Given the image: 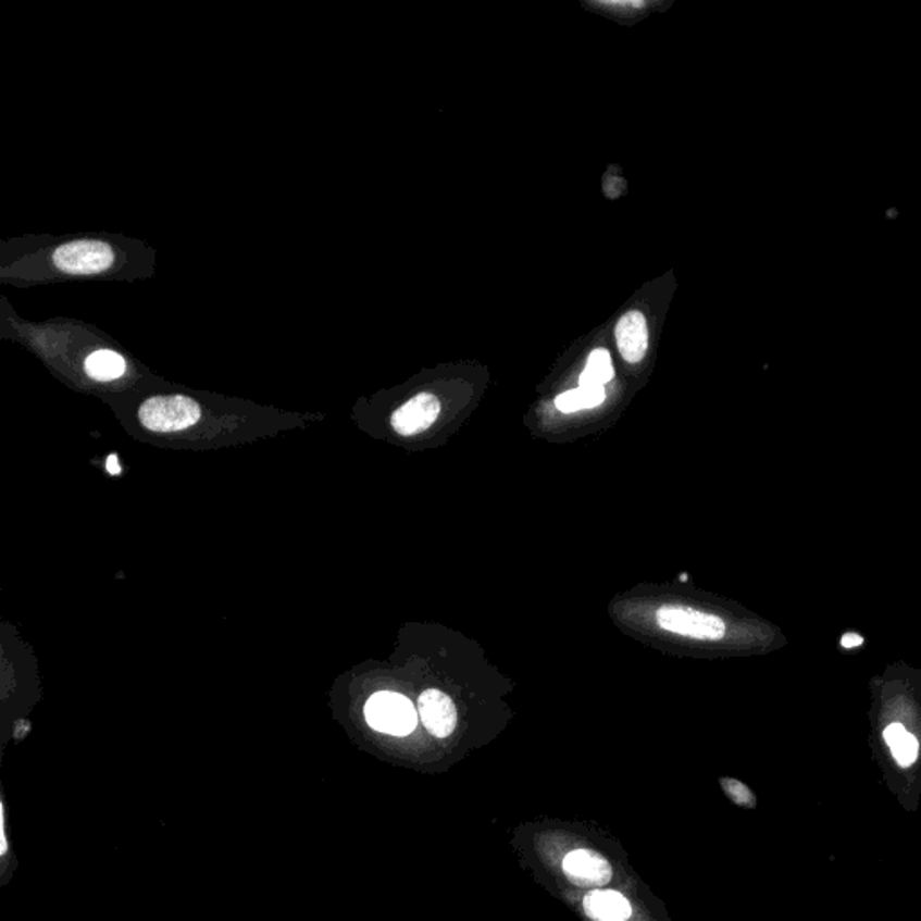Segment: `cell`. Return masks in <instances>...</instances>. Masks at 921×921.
I'll list each match as a JSON object with an SVG mask.
<instances>
[{
    "label": "cell",
    "instance_id": "cell-17",
    "mask_svg": "<svg viewBox=\"0 0 921 921\" xmlns=\"http://www.w3.org/2000/svg\"><path fill=\"white\" fill-rule=\"evenodd\" d=\"M109 472L110 474H120V463H117V458L115 456H110L109 458Z\"/></svg>",
    "mask_w": 921,
    "mask_h": 921
},
{
    "label": "cell",
    "instance_id": "cell-4",
    "mask_svg": "<svg viewBox=\"0 0 921 921\" xmlns=\"http://www.w3.org/2000/svg\"><path fill=\"white\" fill-rule=\"evenodd\" d=\"M657 623L662 631L692 639L719 640L725 635V623L719 615L682 605H664L657 610Z\"/></svg>",
    "mask_w": 921,
    "mask_h": 921
},
{
    "label": "cell",
    "instance_id": "cell-11",
    "mask_svg": "<svg viewBox=\"0 0 921 921\" xmlns=\"http://www.w3.org/2000/svg\"><path fill=\"white\" fill-rule=\"evenodd\" d=\"M614 378V365L607 349H594L588 354L587 365L580 376V387H603Z\"/></svg>",
    "mask_w": 921,
    "mask_h": 921
},
{
    "label": "cell",
    "instance_id": "cell-12",
    "mask_svg": "<svg viewBox=\"0 0 921 921\" xmlns=\"http://www.w3.org/2000/svg\"><path fill=\"white\" fill-rule=\"evenodd\" d=\"M603 400V387H578V389L568 390V393L558 396L557 407L558 411L571 414V412L582 411V409L601 406Z\"/></svg>",
    "mask_w": 921,
    "mask_h": 921
},
{
    "label": "cell",
    "instance_id": "cell-14",
    "mask_svg": "<svg viewBox=\"0 0 921 921\" xmlns=\"http://www.w3.org/2000/svg\"><path fill=\"white\" fill-rule=\"evenodd\" d=\"M907 733V729L901 724H891L889 727L884 731V739L885 744L893 745L896 739H900L904 734Z\"/></svg>",
    "mask_w": 921,
    "mask_h": 921
},
{
    "label": "cell",
    "instance_id": "cell-7",
    "mask_svg": "<svg viewBox=\"0 0 921 921\" xmlns=\"http://www.w3.org/2000/svg\"><path fill=\"white\" fill-rule=\"evenodd\" d=\"M418 714L428 733L436 738H447L458 725V709L452 698L439 689H427L418 700Z\"/></svg>",
    "mask_w": 921,
    "mask_h": 921
},
{
    "label": "cell",
    "instance_id": "cell-6",
    "mask_svg": "<svg viewBox=\"0 0 921 921\" xmlns=\"http://www.w3.org/2000/svg\"><path fill=\"white\" fill-rule=\"evenodd\" d=\"M563 873L574 885L596 889L609 884L612 879L609 860L590 849H576L569 854L563 860Z\"/></svg>",
    "mask_w": 921,
    "mask_h": 921
},
{
    "label": "cell",
    "instance_id": "cell-10",
    "mask_svg": "<svg viewBox=\"0 0 921 921\" xmlns=\"http://www.w3.org/2000/svg\"><path fill=\"white\" fill-rule=\"evenodd\" d=\"M85 373L98 382L117 381L126 373V360L114 349H96L85 359Z\"/></svg>",
    "mask_w": 921,
    "mask_h": 921
},
{
    "label": "cell",
    "instance_id": "cell-2",
    "mask_svg": "<svg viewBox=\"0 0 921 921\" xmlns=\"http://www.w3.org/2000/svg\"><path fill=\"white\" fill-rule=\"evenodd\" d=\"M117 252L112 245L101 240H76L62 245L52 252V265L71 276H96L112 271Z\"/></svg>",
    "mask_w": 921,
    "mask_h": 921
},
{
    "label": "cell",
    "instance_id": "cell-9",
    "mask_svg": "<svg viewBox=\"0 0 921 921\" xmlns=\"http://www.w3.org/2000/svg\"><path fill=\"white\" fill-rule=\"evenodd\" d=\"M583 909L596 921H626L631 918V901L615 891H593L585 896Z\"/></svg>",
    "mask_w": 921,
    "mask_h": 921
},
{
    "label": "cell",
    "instance_id": "cell-8",
    "mask_svg": "<svg viewBox=\"0 0 921 921\" xmlns=\"http://www.w3.org/2000/svg\"><path fill=\"white\" fill-rule=\"evenodd\" d=\"M615 340H618L621 357L628 364H637L645 359L646 349H648V326H646L645 315L635 310L625 313L615 326Z\"/></svg>",
    "mask_w": 921,
    "mask_h": 921
},
{
    "label": "cell",
    "instance_id": "cell-16",
    "mask_svg": "<svg viewBox=\"0 0 921 921\" xmlns=\"http://www.w3.org/2000/svg\"><path fill=\"white\" fill-rule=\"evenodd\" d=\"M862 643H864V639H862L859 634H846L844 635L843 640H841V645H843L844 648H855V646H860Z\"/></svg>",
    "mask_w": 921,
    "mask_h": 921
},
{
    "label": "cell",
    "instance_id": "cell-5",
    "mask_svg": "<svg viewBox=\"0 0 921 921\" xmlns=\"http://www.w3.org/2000/svg\"><path fill=\"white\" fill-rule=\"evenodd\" d=\"M441 412V403L436 396L422 393L406 401L390 416V425L400 436H416V434L433 427Z\"/></svg>",
    "mask_w": 921,
    "mask_h": 921
},
{
    "label": "cell",
    "instance_id": "cell-13",
    "mask_svg": "<svg viewBox=\"0 0 921 921\" xmlns=\"http://www.w3.org/2000/svg\"><path fill=\"white\" fill-rule=\"evenodd\" d=\"M918 749H920V745L911 733L904 734L900 739H896L895 744L891 745L893 756L900 767L912 766L917 761Z\"/></svg>",
    "mask_w": 921,
    "mask_h": 921
},
{
    "label": "cell",
    "instance_id": "cell-1",
    "mask_svg": "<svg viewBox=\"0 0 921 921\" xmlns=\"http://www.w3.org/2000/svg\"><path fill=\"white\" fill-rule=\"evenodd\" d=\"M202 418V407L188 396H153L139 407V422L151 433H178L194 427Z\"/></svg>",
    "mask_w": 921,
    "mask_h": 921
},
{
    "label": "cell",
    "instance_id": "cell-15",
    "mask_svg": "<svg viewBox=\"0 0 921 921\" xmlns=\"http://www.w3.org/2000/svg\"><path fill=\"white\" fill-rule=\"evenodd\" d=\"M5 818H4V807L0 805V838H2V844H0V854H8V838H5Z\"/></svg>",
    "mask_w": 921,
    "mask_h": 921
},
{
    "label": "cell",
    "instance_id": "cell-3",
    "mask_svg": "<svg viewBox=\"0 0 921 921\" xmlns=\"http://www.w3.org/2000/svg\"><path fill=\"white\" fill-rule=\"evenodd\" d=\"M364 714L371 727L393 736H407L418 725L414 704L400 693H375L365 704Z\"/></svg>",
    "mask_w": 921,
    "mask_h": 921
}]
</instances>
